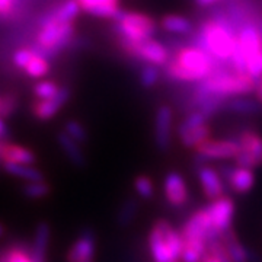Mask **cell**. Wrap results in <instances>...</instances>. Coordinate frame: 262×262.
<instances>
[{"mask_svg":"<svg viewBox=\"0 0 262 262\" xmlns=\"http://www.w3.org/2000/svg\"><path fill=\"white\" fill-rule=\"evenodd\" d=\"M217 61L196 44L182 46L163 66L165 76L179 83H198L217 69Z\"/></svg>","mask_w":262,"mask_h":262,"instance_id":"cell-1","label":"cell"},{"mask_svg":"<svg viewBox=\"0 0 262 262\" xmlns=\"http://www.w3.org/2000/svg\"><path fill=\"white\" fill-rule=\"evenodd\" d=\"M195 38L196 46L204 48L215 61H230L236 46V29L226 15L201 20Z\"/></svg>","mask_w":262,"mask_h":262,"instance_id":"cell-2","label":"cell"},{"mask_svg":"<svg viewBox=\"0 0 262 262\" xmlns=\"http://www.w3.org/2000/svg\"><path fill=\"white\" fill-rule=\"evenodd\" d=\"M255 82L256 80L252 79L248 73H241L233 69L226 70V69L217 67L211 75L207 76L201 82H198L195 88L206 94L229 99L232 96L253 94Z\"/></svg>","mask_w":262,"mask_h":262,"instance_id":"cell-3","label":"cell"},{"mask_svg":"<svg viewBox=\"0 0 262 262\" xmlns=\"http://www.w3.org/2000/svg\"><path fill=\"white\" fill-rule=\"evenodd\" d=\"M150 256L153 262H181L184 239L165 219H158L147 234Z\"/></svg>","mask_w":262,"mask_h":262,"instance_id":"cell-4","label":"cell"},{"mask_svg":"<svg viewBox=\"0 0 262 262\" xmlns=\"http://www.w3.org/2000/svg\"><path fill=\"white\" fill-rule=\"evenodd\" d=\"M115 31H117V41L125 42H141L144 39L153 38L156 34L159 24L147 13L139 10H121L120 16L114 20Z\"/></svg>","mask_w":262,"mask_h":262,"instance_id":"cell-5","label":"cell"},{"mask_svg":"<svg viewBox=\"0 0 262 262\" xmlns=\"http://www.w3.org/2000/svg\"><path fill=\"white\" fill-rule=\"evenodd\" d=\"M75 37V24L46 22L39 24V31L35 37L34 51L46 58L57 56L61 50L70 46Z\"/></svg>","mask_w":262,"mask_h":262,"instance_id":"cell-6","label":"cell"},{"mask_svg":"<svg viewBox=\"0 0 262 262\" xmlns=\"http://www.w3.org/2000/svg\"><path fill=\"white\" fill-rule=\"evenodd\" d=\"M211 133L208 118L196 108H192L177 127L179 141L187 149H196L200 144L211 139Z\"/></svg>","mask_w":262,"mask_h":262,"instance_id":"cell-7","label":"cell"},{"mask_svg":"<svg viewBox=\"0 0 262 262\" xmlns=\"http://www.w3.org/2000/svg\"><path fill=\"white\" fill-rule=\"evenodd\" d=\"M118 46L122 51H125L128 56L134 57L140 60L141 63H149L158 67H163L170 58V51L169 48L155 38L144 39L141 42H125V41H118Z\"/></svg>","mask_w":262,"mask_h":262,"instance_id":"cell-8","label":"cell"},{"mask_svg":"<svg viewBox=\"0 0 262 262\" xmlns=\"http://www.w3.org/2000/svg\"><path fill=\"white\" fill-rule=\"evenodd\" d=\"M181 234L184 242H191V244L207 245L211 241L220 239V234L213 229L207 207L198 208L189 215V219L184 223Z\"/></svg>","mask_w":262,"mask_h":262,"instance_id":"cell-9","label":"cell"},{"mask_svg":"<svg viewBox=\"0 0 262 262\" xmlns=\"http://www.w3.org/2000/svg\"><path fill=\"white\" fill-rule=\"evenodd\" d=\"M239 153V143L236 139H208L194 149L196 165L210 163L213 160L234 159Z\"/></svg>","mask_w":262,"mask_h":262,"instance_id":"cell-10","label":"cell"},{"mask_svg":"<svg viewBox=\"0 0 262 262\" xmlns=\"http://www.w3.org/2000/svg\"><path fill=\"white\" fill-rule=\"evenodd\" d=\"M239 153L234 158L237 166L258 169L262 166V134L255 130H244L237 136Z\"/></svg>","mask_w":262,"mask_h":262,"instance_id":"cell-11","label":"cell"},{"mask_svg":"<svg viewBox=\"0 0 262 262\" xmlns=\"http://www.w3.org/2000/svg\"><path fill=\"white\" fill-rule=\"evenodd\" d=\"M222 178L225 181L226 188L237 195H245L251 192L255 187V172L253 169L237 166V165H223L219 169Z\"/></svg>","mask_w":262,"mask_h":262,"instance_id":"cell-12","label":"cell"},{"mask_svg":"<svg viewBox=\"0 0 262 262\" xmlns=\"http://www.w3.org/2000/svg\"><path fill=\"white\" fill-rule=\"evenodd\" d=\"M173 110L166 103L158 106L155 113L153 139L159 151H168L173 141Z\"/></svg>","mask_w":262,"mask_h":262,"instance_id":"cell-13","label":"cell"},{"mask_svg":"<svg viewBox=\"0 0 262 262\" xmlns=\"http://www.w3.org/2000/svg\"><path fill=\"white\" fill-rule=\"evenodd\" d=\"M208 214L211 219V225L217 233H225L226 230L232 229L234 217V203L230 196L223 195L217 200H213L208 206Z\"/></svg>","mask_w":262,"mask_h":262,"instance_id":"cell-14","label":"cell"},{"mask_svg":"<svg viewBox=\"0 0 262 262\" xmlns=\"http://www.w3.org/2000/svg\"><path fill=\"white\" fill-rule=\"evenodd\" d=\"M72 98V89L69 86H60L58 92L48 99H37L31 105V113L39 121H48L54 118L60 110Z\"/></svg>","mask_w":262,"mask_h":262,"instance_id":"cell-15","label":"cell"},{"mask_svg":"<svg viewBox=\"0 0 262 262\" xmlns=\"http://www.w3.org/2000/svg\"><path fill=\"white\" fill-rule=\"evenodd\" d=\"M96 253V234L92 229H83L66 252V262L94 261Z\"/></svg>","mask_w":262,"mask_h":262,"instance_id":"cell-16","label":"cell"},{"mask_svg":"<svg viewBox=\"0 0 262 262\" xmlns=\"http://www.w3.org/2000/svg\"><path fill=\"white\" fill-rule=\"evenodd\" d=\"M196 178H198V182L201 185V189H203L204 195L210 201L225 195V181L222 178L219 169L213 168L208 163L196 165Z\"/></svg>","mask_w":262,"mask_h":262,"instance_id":"cell-17","label":"cell"},{"mask_svg":"<svg viewBox=\"0 0 262 262\" xmlns=\"http://www.w3.org/2000/svg\"><path fill=\"white\" fill-rule=\"evenodd\" d=\"M163 194L172 207L185 206L189 200V191L184 177L177 170H169L163 178Z\"/></svg>","mask_w":262,"mask_h":262,"instance_id":"cell-18","label":"cell"},{"mask_svg":"<svg viewBox=\"0 0 262 262\" xmlns=\"http://www.w3.org/2000/svg\"><path fill=\"white\" fill-rule=\"evenodd\" d=\"M220 239H222V244L225 246L226 252L233 262H262L259 253L253 249H249L248 246H245L241 242V239L237 237L233 227L226 230L225 233L220 236Z\"/></svg>","mask_w":262,"mask_h":262,"instance_id":"cell-19","label":"cell"},{"mask_svg":"<svg viewBox=\"0 0 262 262\" xmlns=\"http://www.w3.org/2000/svg\"><path fill=\"white\" fill-rule=\"evenodd\" d=\"M50 242H51V226L46 220H41L35 226L32 244L29 246V253H31L32 261L47 262Z\"/></svg>","mask_w":262,"mask_h":262,"instance_id":"cell-20","label":"cell"},{"mask_svg":"<svg viewBox=\"0 0 262 262\" xmlns=\"http://www.w3.org/2000/svg\"><path fill=\"white\" fill-rule=\"evenodd\" d=\"M80 9L95 18L115 19L121 13V0H77Z\"/></svg>","mask_w":262,"mask_h":262,"instance_id":"cell-21","label":"cell"},{"mask_svg":"<svg viewBox=\"0 0 262 262\" xmlns=\"http://www.w3.org/2000/svg\"><path fill=\"white\" fill-rule=\"evenodd\" d=\"M80 6L77 0H64L63 3L54 6L39 19V24L46 22H58V24H75L76 18L80 13Z\"/></svg>","mask_w":262,"mask_h":262,"instance_id":"cell-22","label":"cell"},{"mask_svg":"<svg viewBox=\"0 0 262 262\" xmlns=\"http://www.w3.org/2000/svg\"><path fill=\"white\" fill-rule=\"evenodd\" d=\"M57 143H58L61 151L64 153L66 158L69 159V162L73 166L79 169L86 166V155H84L80 143L73 140L69 134H66L64 131L57 133Z\"/></svg>","mask_w":262,"mask_h":262,"instance_id":"cell-23","label":"cell"},{"mask_svg":"<svg viewBox=\"0 0 262 262\" xmlns=\"http://www.w3.org/2000/svg\"><path fill=\"white\" fill-rule=\"evenodd\" d=\"M2 163H19V165H35L37 155L28 147H24L20 144H13L9 141H5L2 156Z\"/></svg>","mask_w":262,"mask_h":262,"instance_id":"cell-24","label":"cell"},{"mask_svg":"<svg viewBox=\"0 0 262 262\" xmlns=\"http://www.w3.org/2000/svg\"><path fill=\"white\" fill-rule=\"evenodd\" d=\"M159 27L170 35H189L194 31V24L189 18L181 13H166L159 20Z\"/></svg>","mask_w":262,"mask_h":262,"instance_id":"cell-25","label":"cell"},{"mask_svg":"<svg viewBox=\"0 0 262 262\" xmlns=\"http://www.w3.org/2000/svg\"><path fill=\"white\" fill-rule=\"evenodd\" d=\"M223 110L237 115L251 117V115H259L262 113V105L258 102L255 96L249 98V95H241L226 99Z\"/></svg>","mask_w":262,"mask_h":262,"instance_id":"cell-26","label":"cell"},{"mask_svg":"<svg viewBox=\"0 0 262 262\" xmlns=\"http://www.w3.org/2000/svg\"><path fill=\"white\" fill-rule=\"evenodd\" d=\"M2 168L6 173L27 182L46 181V173L35 165H19V163H2Z\"/></svg>","mask_w":262,"mask_h":262,"instance_id":"cell-27","label":"cell"},{"mask_svg":"<svg viewBox=\"0 0 262 262\" xmlns=\"http://www.w3.org/2000/svg\"><path fill=\"white\" fill-rule=\"evenodd\" d=\"M139 211H140V201L134 196H130L127 200L122 201V204L118 208L117 211V225L120 227H128V226L137 219L139 215Z\"/></svg>","mask_w":262,"mask_h":262,"instance_id":"cell-28","label":"cell"},{"mask_svg":"<svg viewBox=\"0 0 262 262\" xmlns=\"http://www.w3.org/2000/svg\"><path fill=\"white\" fill-rule=\"evenodd\" d=\"M50 61L48 58H46L41 54H34L31 57V60L28 61V64L25 66V69L22 72H25V75L31 77V79H42L44 76H47L50 73Z\"/></svg>","mask_w":262,"mask_h":262,"instance_id":"cell-29","label":"cell"},{"mask_svg":"<svg viewBox=\"0 0 262 262\" xmlns=\"http://www.w3.org/2000/svg\"><path fill=\"white\" fill-rule=\"evenodd\" d=\"M20 191H22L24 196H27L28 200H42V198H47L48 195H51V192H53L50 184H47L46 181L27 182Z\"/></svg>","mask_w":262,"mask_h":262,"instance_id":"cell-30","label":"cell"},{"mask_svg":"<svg viewBox=\"0 0 262 262\" xmlns=\"http://www.w3.org/2000/svg\"><path fill=\"white\" fill-rule=\"evenodd\" d=\"M160 67L149 63H143L140 67V73H139V82L143 88L150 89L153 86H156L160 80Z\"/></svg>","mask_w":262,"mask_h":262,"instance_id":"cell-31","label":"cell"},{"mask_svg":"<svg viewBox=\"0 0 262 262\" xmlns=\"http://www.w3.org/2000/svg\"><path fill=\"white\" fill-rule=\"evenodd\" d=\"M133 187L137 196H140L141 200H151L155 196V184L149 175H137L133 181Z\"/></svg>","mask_w":262,"mask_h":262,"instance_id":"cell-32","label":"cell"},{"mask_svg":"<svg viewBox=\"0 0 262 262\" xmlns=\"http://www.w3.org/2000/svg\"><path fill=\"white\" fill-rule=\"evenodd\" d=\"M63 131H64L66 134H69L73 140L80 143V144H84L89 140V133L86 130V127L80 121H77V120H67Z\"/></svg>","mask_w":262,"mask_h":262,"instance_id":"cell-33","label":"cell"},{"mask_svg":"<svg viewBox=\"0 0 262 262\" xmlns=\"http://www.w3.org/2000/svg\"><path fill=\"white\" fill-rule=\"evenodd\" d=\"M207 252V245L184 242L181 262H201L203 255Z\"/></svg>","mask_w":262,"mask_h":262,"instance_id":"cell-34","label":"cell"},{"mask_svg":"<svg viewBox=\"0 0 262 262\" xmlns=\"http://www.w3.org/2000/svg\"><path fill=\"white\" fill-rule=\"evenodd\" d=\"M60 84H57L54 80H39L32 86V94L37 99H48L53 98L58 92Z\"/></svg>","mask_w":262,"mask_h":262,"instance_id":"cell-35","label":"cell"},{"mask_svg":"<svg viewBox=\"0 0 262 262\" xmlns=\"http://www.w3.org/2000/svg\"><path fill=\"white\" fill-rule=\"evenodd\" d=\"M19 106V98L16 94L6 92L2 95V110H0V117L2 118H9L16 113Z\"/></svg>","mask_w":262,"mask_h":262,"instance_id":"cell-36","label":"cell"},{"mask_svg":"<svg viewBox=\"0 0 262 262\" xmlns=\"http://www.w3.org/2000/svg\"><path fill=\"white\" fill-rule=\"evenodd\" d=\"M8 262H34L29 253V246L12 245L8 248Z\"/></svg>","mask_w":262,"mask_h":262,"instance_id":"cell-37","label":"cell"},{"mask_svg":"<svg viewBox=\"0 0 262 262\" xmlns=\"http://www.w3.org/2000/svg\"><path fill=\"white\" fill-rule=\"evenodd\" d=\"M35 54L34 48L32 47H20L18 48L13 54H12V63L13 66L19 69V70H24L25 66L28 64V61L31 60V57Z\"/></svg>","mask_w":262,"mask_h":262,"instance_id":"cell-38","label":"cell"},{"mask_svg":"<svg viewBox=\"0 0 262 262\" xmlns=\"http://www.w3.org/2000/svg\"><path fill=\"white\" fill-rule=\"evenodd\" d=\"M207 251L215 255L220 259V262H233L230 259V256L227 255V252H226L225 246L222 244V239H215V241L208 242L207 244Z\"/></svg>","mask_w":262,"mask_h":262,"instance_id":"cell-39","label":"cell"},{"mask_svg":"<svg viewBox=\"0 0 262 262\" xmlns=\"http://www.w3.org/2000/svg\"><path fill=\"white\" fill-rule=\"evenodd\" d=\"M15 9V0H0V18H10Z\"/></svg>","mask_w":262,"mask_h":262,"instance_id":"cell-40","label":"cell"},{"mask_svg":"<svg viewBox=\"0 0 262 262\" xmlns=\"http://www.w3.org/2000/svg\"><path fill=\"white\" fill-rule=\"evenodd\" d=\"M10 130L8 127V124L5 122V118L0 117V141H6L9 139Z\"/></svg>","mask_w":262,"mask_h":262,"instance_id":"cell-41","label":"cell"},{"mask_svg":"<svg viewBox=\"0 0 262 262\" xmlns=\"http://www.w3.org/2000/svg\"><path fill=\"white\" fill-rule=\"evenodd\" d=\"M253 96L258 99V102L262 105V76L259 79H256L255 82V89H253Z\"/></svg>","mask_w":262,"mask_h":262,"instance_id":"cell-42","label":"cell"},{"mask_svg":"<svg viewBox=\"0 0 262 262\" xmlns=\"http://www.w3.org/2000/svg\"><path fill=\"white\" fill-rule=\"evenodd\" d=\"M194 2L200 8H208V6H213L215 3H219L220 0H194Z\"/></svg>","mask_w":262,"mask_h":262,"instance_id":"cell-43","label":"cell"},{"mask_svg":"<svg viewBox=\"0 0 262 262\" xmlns=\"http://www.w3.org/2000/svg\"><path fill=\"white\" fill-rule=\"evenodd\" d=\"M201 262H220V259L215 256V255H213V253H210L208 251H207L204 255H203V258H201Z\"/></svg>","mask_w":262,"mask_h":262,"instance_id":"cell-44","label":"cell"},{"mask_svg":"<svg viewBox=\"0 0 262 262\" xmlns=\"http://www.w3.org/2000/svg\"><path fill=\"white\" fill-rule=\"evenodd\" d=\"M5 233H6V226H5V223L0 222V239L5 236Z\"/></svg>","mask_w":262,"mask_h":262,"instance_id":"cell-45","label":"cell"},{"mask_svg":"<svg viewBox=\"0 0 262 262\" xmlns=\"http://www.w3.org/2000/svg\"><path fill=\"white\" fill-rule=\"evenodd\" d=\"M3 144H5V141H0V156H2V149H3ZM2 162V160H0Z\"/></svg>","mask_w":262,"mask_h":262,"instance_id":"cell-46","label":"cell"},{"mask_svg":"<svg viewBox=\"0 0 262 262\" xmlns=\"http://www.w3.org/2000/svg\"><path fill=\"white\" fill-rule=\"evenodd\" d=\"M0 110H2V95H0Z\"/></svg>","mask_w":262,"mask_h":262,"instance_id":"cell-47","label":"cell"},{"mask_svg":"<svg viewBox=\"0 0 262 262\" xmlns=\"http://www.w3.org/2000/svg\"><path fill=\"white\" fill-rule=\"evenodd\" d=\"M88 262H94V261H88Z\"/></svg>","mask_w":262,"mask_h":262,"instance_id":"cell-48","label":"cell"}]
</instances>
